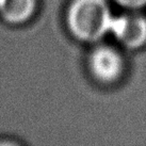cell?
Listing matches in <instances>:
<instances>
[{"label":"cell","mask_w":146,"mask_h":146,"mask_svg":"<svg viewBox=\"0 0 146 146\" xmlns=\"http://www.w3.org/2000/svg\"><path fill=\"white\" fill-rule=\"evenodd\" d=\"M112 19L107 0H73L67 11L69 31L83 42H96L110 33Z\"/></svg>","instance_id":"6da1fadb"},{"label":"cell","mask_w":146,"mask_h":146,"mask_svg":"<svg viewBox=\"0 0 146 146\" xmlns=\"http://www.w3.org/2000/svg\"><path fill=\"white\" fill-rule=\"evenodd\" d=\"M110 33L126 47L139 48L146 43V18L137 13L113 16Z\"/></svg>","instance_id":"7a4b0ae2"},{"label":"cell","mask_w":146,"mask_h":146,"mask_svg":"<svg viewBox=\"0 0 146 146\" xmlns=\"http://www.w3.org/2000/svg\"><path fill=\"white\" fill-rule=\"evenodd\" d=\"M89 67L98 81L111 83L122 76L124 61L115 49L108 46H99L90 54Z\"/></svg>","instance_id":"3957f363"},{"label":"cell","mask_w":146,"mask_h":146,"mask_svg":"<svg viewBox=\"0 0 146 146\" xmlns=\"http://www.w3.org/2000/svg\"><path fill=\"white\" fill-rule=\"evenodd\" d=\"M35 0H0V15L10 24H23L33 15Z\"/></svg>","instance_id":"277c9868"},{"label":"cell","mask_w":146,"mask_h":146,"mask_svg":"<svg viewBox=\"0 0 146 146\" xmlns=\"http://www.w3.org/2000/svg\"><path fill=\"white\" fill-rule=\"evenodd\" d=\"M114 1L129 10H137L146 7V0H114Z\"/></svg>","instance_id":"5b68a950"}]
</instances>
